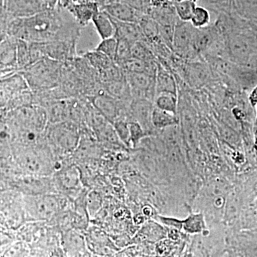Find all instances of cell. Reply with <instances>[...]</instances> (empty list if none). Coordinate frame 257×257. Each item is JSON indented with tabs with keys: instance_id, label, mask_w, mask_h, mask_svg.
I'll use <instances>...</instances> for the list:
<instances>
[{
	"instance_id": "obj_1",
	"label": "cell",
	"mask_w": 257,
	"mask_h": 257,
	"mask_svg": "<svg viewBox=\"0 0 257 257\" xmlns=\"http://www.w3.org/2000/svg\"><path fill=\"white\" fill-rule=\"evenodd\" d=\"M82 28L59 5L28 18H12L1 15V40L8 36L28 42L78 40Z\"/></svg>"
},
{
	"instance_id": "obj_2",
	"label": "cell",
	"mask_w": 257,
	"mask_h": 257,
	"mask_svg": "<svg viewBox=\"0 0 257 257\" xmlns=\"http://www.w3.org/2000/svg\"><path fill=\"white\" fill-rule=\"evenodd\" d=\"M62 62L45 58L20 71L33 92L47 90L58 86L62 75Z\"/></svg>"
},
{
	"instance_id": "obj_3",
	"label": "cell",
	"mask_w": 257,
	"mask_h": 257,
	"mask_svg": "<svg viewBox=\"0 0 257 257\" xmlns=\"http://www.w3.org/2000/svg\"><path fill=\"white\" fill-rule=\"evenodd\" d=\"M60 197L51 194H35L25 199V212L33 220L48 221L63 207Z\"/></svg>"
},
{
	"instance_id": "obj_4",
	"label": "cell",
	"mask_w": 257,
	"mask_h": 257,
	"mask_svg": "<svg viewBox=\"0 0 257 257\" xmlns=\"http://www.w3.org/2000/svg\"><path fill=\"white\" fill-rule=\"evenodd\" d=\"M47 137L52 146L62 153H69L77 150L81 138L78 126L72 121L51 124Z\"/></svg>"
},
{
	"instance_id": "obj_5",
	"label": "cell",
	"mask_w": 257,
	"mask_h": 257,
	"mask_svg": "<svg viewBox=\"0 0 257 257\" xmlns=\"http://www.w3.org/2000/svg\"><path fill=\"white\" fill-rule=\"evenodd\" d=\"M196 30L190 22L179 21L176 25L172 52L181 58L191 60L199 55L194 43Z\"/></svg>"
},
{
	"instance_id": "obj_6",
	"label": "cell",
	"mask_w": 257,
	"mask_h": 257,
	"mask_svg": "<svg viewBox=\"0 0 257 257\" xmlns=\"http://www.w3.org/2000/svg\"><path fill=\"white\" fill-rule=\"evenodd\" d=\"M87 249L98 256L114 254L119 251L110 235L96 226L89 228L84 233Z\"/></svg>"
},
{
	"instance_id": "obj_7",
	"label": "cell",
	"mask_w": 257,
	"mask_h": 257,
	"mask_svg": "<svg viewBox=\"0 0 257 257\" xmlns=\"http://www.w3.org/2000/svg\"><path fill=\"white\" fill-rule=\"evenodd\" d=\"M133 99H146L155 102L156 98V74L124 73Z\"/></svg>"
},
{
	"instance_id": "obj_8",
	"label": "cell",
	"mask_w": 257,
	"mask_h": 257,
	"mask_svg": "<svg viewBox=\"0 0 257 257\" xmlns=\"http://www.w3.org/2000/svg\"><path fill=\"white\" fill-rule=\"evenodd\" d=\"M48 9L43 0H1V12L12 18L33 16Z\"/></svg>"
},
{
	"instance_id": "obj_9",
	"label": "cell",
	"mask_w": 257,
	"mask_h": 257,
	"mask_svg": "<svg viewBox=\"0 0 257 257\" xmlns=\"http://www.w3.org/2000/svg\"><path fill=\"white\" fill-rule=\"evenodd\" d=\"M77 42L78 40H57L40 43L46 58L64 63L75 58Z\"/></svg>"
},
{
	"instance_id": "obj_10",
	"label": "cell",
	"mask_w": 257,
	"mask_h": 257,
	"mask_svg": "<svg viewBox=\"0 0 257 257\" xmlns=\"http://www.w3.org/2000/svg\"><path fill=\"white\" fill-rule=\"evenodd\" d=\"M58 5L67 10L82 28L92 23L93 18L101 10L96 3L77 4L72 0H60Z\"/></svg>"
},
{
	"instance_id": "obj_11",
	"label": "cell",
	"mask_w": 257,
	"mask_h": 257,
	"mask_svg": "<svg viewBox=\"0 0 257 257\" xmlns=\"http://www.w3.org/2000/svg\"><path fill=\"white\" fill-rule=\"evenodd\" d=\"M155 107L153 101L146 99H133L130 105V116L143 126L148 136L153 135L152 114Z\"/></svg>"
},
{
	"instance_id": "obj_12",
	"label": "cell",
	"mask_w": 257,
	"mask_h": 257,
	"mask_svg": "<svg viewBox=\"0 0 257 257\" xmlns=\"http://www.w3.org/2000/svg\"><path fill=\"white\" fill-rule=\"evenodd\" d=\"M18 39L8 36L1 40V78L19 72L17 60Z\"/></svg>"
},
{
	"instance_id": "obj_13",
	"label": "cell",
	"mask_w": 257,
	"mask_h": 257,
	"mask_svg": "<svg viewBox=\"0 0 257 257\" xmlns=\"http://www.w3.org/2000/svg\"><path fill=\"white\" fill-rule=\"evenodd\" d=\"M30 89L26 79L19 72L1 78V107H5L15 96Z\"/></svg>"
},
{
	"instance_id": "obj_14",
	"label": "cell",
	"mask_w": 257,
	"mask_h": 257,
	"mask_svg": "<svg viewBox=\"0 0 257 257\" xmlns=\"http://www.w3.org/2000/svg\"><path fill=\"white\" fill-rule=\"evenodd\" d=\"M60 241L67 257H77L87 250L84 234L78 230H64L61 232Z\"/></svg>"
},
{
	"instance_id": "obj_15",
	"label": "cell",
	"mask_w": 257,
	"mask_h": 257,
	"mask_svg": "<svg viewBox=\"0 0 257 257\" xmlns=\"http://www.w3.org/2000/svg\"><path fill=\"white\" fill-rule=\"evenodd\" d=\"M101 10H104L111 18L125 23H139L143 15L146 14L121 2L108 3L101 8Z\"/></svg>"
},
{
	"instance_id": "obj_16",
	"label": "cell",
	"mask_w": 257,
	"mask_h": 257,
	"mask_svg": "<svg viewBox=\"0 0 257 257\" xmlns=\"http://www.w3.org/2000/svg\"><path fill=\"white\" fill-rule=\"evenodd\" d=\"M111 19L114 23L115 28L114 37L116 38L122 39L132 45L140 41L146 42L143 30L138 23H125V22L118 21L111 18Z\"/></svg>"
},
{
	"instance_id": "obj_17",
	"label": "cell",
	"mask_w": 257,
	"mask_h": 257,
	"mask_svg": "<svg viewBox=\"0 0 257 257\" xmlns=\"http://www.w3.org/2000/svg\"><path fill=\"white\" fill-rule=\"evenodd\" d=\"M57 182L59 187L67 194L78 193L80 190V174L78 168L69 167L60 171L57 175Z\"/></svg>"
},
{
	"instance_id": "obj_18",
	"label": "cell",
	"mask_w": 257,
	"mask_h": 257,
	"mask_svg": "<svg viewBox=\"0 0 257 257\" xmlns=\"http://www.w3.org/2000/svg\"><path fill=\"white\" fill-rule=\"evenodd\" d=\"M156 93L157 95L162 93H170L177 95V85L173 74L159 61L156 74Z\"/></svg>"
},
{
	"instance_id": "obj_19",
	"label": "cell",
	"mask_w": 257,
	"mask_h": 257,
	"mask_svg": "<svg viewBox=\"0 0 257 257\" xmlns=\"http://www.w3.org/2000/svg\"><path fill=\"white\" fill-rule=\"evenodd\" d=\"M92 23L101 40L114 36V23L104 10H100L98 12L93 18Z\"/></svg>"
},
{
	"instance_id": "obj_20",
	"label": "cell",
	"mask_w": 257,
	"mask_h": 257,
	"mask_svg": "<svg viewBox=\"0 0 257 257\" xmlns=\"http://www.w3.org/2000/svg\"><path fill=\"white\" fill-rule=\"evenodd\" d=\"M138 24L143 30L144 36L149 45L162 42L160 37L159 24L150 15H144Z\"/></svg>"
},
{
	"instance_id": "obj_21",
	"label": "cell",
	"mask_w": 257,
	"mask_h": 257,
	"mask_svg": "<svg viewBox=\"0 0 257 257\" xmlns=\"http://www.w3.org/2000/svg\"><path fill=\"white\" fill-rule=\"evenodd\" d=\"M152 122L156 130H165L179 124V120L177 115L162 110L160 108L154 107L152 114Z\"/></svg>"
},
{
	"instance_id": "obj_22",
	"label": "cell",
	"mask_w": 257,
	"mask_h": 257,
	"mask_svg": "<svg viewBox=\"0 0 257 257\" xmlns=\"http://www.w3.org/2000/svg\"><path fill=\"white\" fill-rule=\"evenodd\" d=\"M82 57L96 72L105 70L114 64L107 56L96 50L88 51Z\"/></svg>"
},
{
	"instance_id": "obj_23",
	"label": "cell",
	"mask_w": 257,
	"mask_h": 257,
	"mask_svg": "<svg viewBox=\"0 0 257 257\" xmlns=\"http://www.w3.org/2000/svg\"><path fill=\"white\" fill-rule=\"evenodd\" d=\"M155 105L162 110L168 111L177 115L178 108V99L177 94L170 93H162L156 96Z\"/></svg>"
},
{
	"instance_id": "obj_24",
	"label": "cell",
	"mask_w": 257,
	"mask_h": 257,
	"mask_svg": "<svg viewBox=\"0 0 257 257\" xmlns=\"http://www.w3.org/2000/svg\"><path fill=\"white\" fill-rule=\"evenodd\" d=\"M20 165L25 170L32 173H38L45 170V163H42V158L34 152L25 153L20 157Z\"/></svg>"
},
{
	"instance_id": "obj_25",
	"label": "cell",
	"mask_w": 257,
	"mask_h": 257,
	"mask_svg": "<svg viewBox=\"0 0 257 257\" xmlns=\"http://www.w3.org/2000/svg\"><path fill=\"white\" fill-rule=\"evenodd\" d=\"M132 56L134 58L147 62H156L158 61L151 47L145 41H140L134 44L132 47Z\"/></svg>"
},
{
	"instance_id": "obj_26",
	"label": "cell",
	"mask_w": 257,
	"mask_h": 257,
	"mask_svg": "<svg viewBox=\"0 0 257 257\" xmlns=\"http://www.w3.org/2000/svg\"><path fill=\"white\" fill-rule=\"evenodd\" d=\"M182 223H183L182 229L190 234L202 232L206 229L205 221L202 213L194 214L191 212L187 219L182 221Z\"/></svg>"
},
{
	"instance_id": "obj_27",
	"label": "cell",
	"mask_w": 257,
	"mask_h": 257,
	"mask_svg": "<svg viewBox=\"0 0 257 257\" xmlns=\"http://www.w3.org/2000/svg\"><path fill=\"white\" fill-rule=\"evenodd\" d=\"M17 60L19 72L30 66V45L28 42L21 39H18Z\"/></svg>"
},
{
	"instance_id": "obj_28",
	"label": "cell",
	"mask_w": 257,
	"mask_h": 257,
	"mask_svg": "<svg viewBox=\"0 0 257 257\" xmlns=\"http://www.w3.org/2000/svg\"><path fill=\"white\" fill-rule=\"evenodd\" d=\"M174 8L179 20L182 22H190L197 6L192 0H182L175 2L174 3Z\"/></svg>"
},
{
	"instance_id": "obj_29",
	"label": "cell",
	"mask_w": 257,
	"mask_h": 257,
	"mask_svg": "<svg viewBox=\"0 0 257 257\" xmlns=\"http://www.w3.org/2000/svg\"><path fill=\"white\" fill-rule=\"evenodd\" d=\"M118 45L116 50V57H115L114 63L121 67L126 62L133 57L132 56V47L128 42L125 41L122 39H117Z\"/></svg>"
},
{
	"instance_id": "obj_30",
	"label": "cell",
	"mask_w": 257,
	"mask_h": 257,
	"mask_svg": "<svg viewBox=\"0 0 257 257\" xmlns=\"http://www.w3.org/2000/svg\"><path fill=\"white\" fill-rule=\"evenodd\" d=\"M117 45L118 42L116 37H112L101 40L94 50L99 51L101 53L104 54L114 62Z\"/></svg>"
},
{
	"instance_id": "obj_31",
	"label": "cell",
	"mask_w": 257,
	"mask_h": 257,
	"mask_svg": "<svg viewBox=\"0 0 257 257\" xmlns=\"http://www.w3.org/2000/svg\"><path fill=\"white\" fill-rule=\"evenodd\" d=\"M30 250L28 243L19 241L13 243L4 253H2V257H30Z\"/></svg>"
},
{
	"instance_id": "obj_32",
	"label": "cell",
	"mask_w": 257,
	"mask_h": 257,
	"mask_svg": "<svg viewBox=\"0 0 257 257\" xmlns=\"http://www.w3.org/2000/svg\"><path fill=\"white\" fill-rule=\"evenodd\" d=\"M190 23L195 28H207L210 23V15L209 12L202 7H197L191 19Z\"/></svg>"
},
{
	"instance_id": "obj_33",
	"label": "cell",
	"mask_w": 257,
	"mask_h": 257,
	"mask_svg": "<svg viewBox=\"0 0 257 257\" xmlns=\"http://www.w3.org/2000/svg\"><path fill=\"white\" fill-rule=\"evenodd\" d=\"M130 121L126 119H120L115 121L113 123V126L115 128L119 140L121 143L126 147L131 146L130 143V125H128Z\"/></svg>"
},
{
	"instance_id": "obj_34",
	"label": "cell",
	"mask_w": 257,
	"mask_h": 257,
	"mask_svg": "<svg viewBox=\"0 0 257 257\" xmlns=\"http://www.w3.org/2000/svg\"><path fill=\"white\" fill-rule=\"evenodd\" d=\"M128 125H130V143H131L132 146L135 148L138 146L139 144L143 141L144 139L148 137V135L138 121H130Z\"/></svg>"
},
{
	"instance_id": "obj_35",
	"label": "cell",
	"mask_w": 257,
	"mask_h": 257,
	"mask_svg": "<svg viewBox=\"0 0 257 257\" xmlns=\"http://www.w3.org/2000/svg\"><path fill=\"white\" fill-rule=\"evenodd\" d=\"M187 68L189 78L192 79L194 83L203 84L207 80L208 72L202 64H192Z\"/></svg>"
},
{
	"instance_id": "obj_36",
	"label": "cell",
	"mask_w": 257,
	"mask_h": 257,
	"mask_svg": "<svg viewBox=\"0 0 257 257\" xmlns=\"http://www.w3.org/2000/svg\"><path fill=\"white\" fill-rule=\"evenodd\" d=\"M139 236L147 241H159L162 237V231L159 229L157 225H145L143 229L140 231Z\"/></svg>"
},
{
	"instance_id": "obj_37",
	"label": "cell",
	"mask_w": 257,
	"mask_h": 257,
	"mask_svg": "<svg viewBox=\"0 0 257 257\" xmlns=\"http://www.w3.org/2000/svg\"><path fill=\"white\" fill-rule=\"evenodd\" d=\"M101 205V199L100 195L96 192H92L88 194L87 206V210L90 214L94 215L95 213L100 209ZM88 211V212H89Z\"/></svg>"
},
{
	"instance_id": "obj_38",
	"label": "cell",
	"mask_w": 257,
	"mask_h": 257,
	"mask_svg": "<svg viewBox=\"0 0 257 257\" xmlns=\"http://www.w3.org/2000/svg\"><path fill=\"white\" fill-rule=\"evenodd\" d=\"M120 2L146 14L152 8L151 0H120Z\"/></svg>"
},
{
	"instance_id": "obj_39",
	"label": "cell",
	"mask_w": 257,
	"mask_h": 257,
	"mask_svg": "<svg viewBox=\"0 0 257 257\" xmlns=\"http://www.w3.org/2000/svg\"><path fill=\"white\" fill-rule=\"evenodd\" d=\"M159 220L167 226L173 228V229H182L183 227L182 221L175 219L173 217H167V216H158Z\"/></svg>"
},
{
	"instance_id": "obj_40",
	"label": "cell",
	"mask_w": 257,
	"mask_h": 257,
	"mask_svg": "<svg viewBox=\"0 0 257 257\" xmlns=\"http://www.w3.org/2000/svg\"><path fill=\"white\" fill-rule=\"evenodd\" d=\"M249 99L253 106L256 105L257 104V86L250 94Z\"/></svg>"
},
{
	"instance_id": "obj_41",
	"label": "cell",
	"mask_w": 257,
	"mask_h": 257,
	"mask_svg": "<svg viewBox=\"0 0 257 257\" xmlns=\"http://www.w3.org/2000/svg\"><path fill=\"white\" fill-rule=\"evenodd\" d=\"M44 3L47 5V8L53 9L58 5L60 0H43Z\"/></svg>"
},
{
	"instance_id": "obj_42",
	"label": "cell",
	"mask_w": 257,
	"mask_h": 257,
	"mask_svg": "<svg viewBox=\"0 0 257 257\" xmlns=\"http://www.w3.org/2000/svg\"><path fill=\"white\" fill-rule=\"evenodd\" d=\"M143 214L146 216H152L154 215V211L152 207L150 206H145L143 209Z\"/></svg>"
},
{
	"instance_id": "obj_43",
	"label": "cell",
	"mask_w": 257,
	"mask_h": 257,
	"mask_svg": "<svg viewBox=\"0 0 257 257\" xmlns=\"http://www.w3.org/2000/svg\"><path fill=\"white\" fill-rule=\"evenodd\" d=\"M74 3H77V4H83V3H95L94 0H72Z\"/></svg>"
},
{
	"instance_id": "obj_44",
	"label": "cell",
	"mask_w": 257,
	"mask_h": 257,
	"mask_svg": "<svg viewBox=\"0 0 257 257\" xmlns=\"http://www.w3.org/2000/svg\"><path fill=\"white\" fill-rule=\"evenodd\" d=\"M96 3L99 5V7L102 8L103 6L107 4L108 0H94Z\"/></svg>"
},
{
	"instance_id": "obj_45",
	"label": "cell",
	"mask_w": 257,
	"mask_h": 257,
	"mask_svg": "<svg viewBox=\"0 0 257 257\" xmlns=\"http://www.w3.org/2000/svg\"><path fill=\"white\" fill-rule=\"evenodd\" d=\"M117 2H120V0H108V3H117Z\"/></svg>"
}]
</instances>
